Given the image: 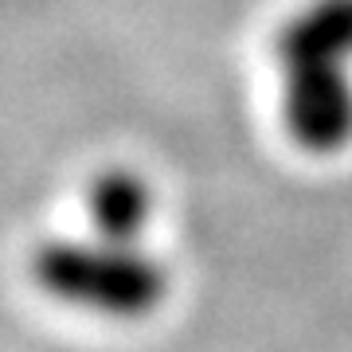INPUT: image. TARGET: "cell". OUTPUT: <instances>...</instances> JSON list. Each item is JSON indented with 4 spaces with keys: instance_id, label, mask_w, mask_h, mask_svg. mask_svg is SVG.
<instances>
[{
    "instance_id": "6da1fadb",
    "label": "cell",
    "mask_w": 352,
    "mask_h": 352,
    "mask_svg": "<svg viewBox=\"0 0 352 352\" xmlns=\"http://www.w3.org/2000/svg\"><path fill=\"white\" fill-rule=\"evenodd\" d=\"M282 126L305 153L329 157L352 141V0H309L274 39Z\"/></svg>"
},
{
    "instance_id": "7a4b0ae2",
    "label": "cell",
    "mask_w": 352,
    "mask_h": 352,
    "mask_svg": "<svg viewBox=\"0 0 352 352\" xmlns=\"http://www.w3.org/2000/svg\"><path fill=\"white\" fill-rule=\"evenodd\" d=\"M32 274L55 302L122 321L153 314L168 294V270L157 254L98 231L43 243L32 258Z\"/></svg>"
},
{
    "instance_id": "3957f363",
    "label": "cell",
    "mask_w": 352,
    "mask_h": 352,
    "mask_svg": "<svg viewBox=\"0 0 352 352\" xmlns=\"http://www.w3.org/2000/svg\"><path fill=\"white\" fill-rule=\"evenodd\" d=\"M153 184L133 168H106L87 188L90 231L110 239L141 243L145 227L153 223Z\"/></svg>"
}]
</instances>
